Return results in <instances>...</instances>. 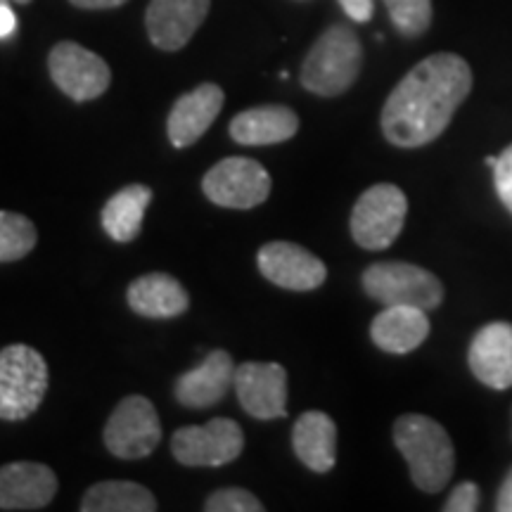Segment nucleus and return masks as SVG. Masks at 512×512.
I'll list each match as a JSON object with an SVG mask.
<instances>
[{
	"instance_id": "f257e3e1",
	"label": "nucleus",
	"mask_w": 512,
	"mask_h": 512,
	"mask_svg": "<svg viewBox=\"0 0 512 512\" xmlns=\"http://www.w3.org/2000/svg\"><path fill=\"white\" fill-rule=\"evenodd\" d=\"M472 91V69L460 55L437 53L415 64L389 93L382 133L396 147L434 143Z\"/></svg>"
},
{
	"instance_id": "f03ea898",
	"label": "nucleus",
	"mask_w": 512,
	"mask_h": 512,
	"mask_svg": "<svg viewBox=\"0 0 512 512\" xmlns=\"http://www.w3.org/2000/svg\"><path fill=\"white\" fill-rule=\"evenodd\" d=\"M394 444L406 458L413 484L425 494H439L456 470V451L448 432L427 415L408 413L394 422Z\"/></svg>"
},
{
	"instance_id": "7ed1b4c3",
	"label": "nucleus",
	"mask_w": 512,
	"mask_h": 512,
	"mask_svg": "<svg viewBox=\"0 0 512 512\" xmlns=\"http://www.w3.org/2000/svg\"><path fill=\"white\" fill-rule=\"evenodd\" d=\"M363 48L354 29L335 24L313 43L302 64V86L320 98L347 93L361 74Z\"/></svg>"
},
{
	"instance_id": "20e7f679",
	"label": "nucleus",
	"mask_w": 512,
	"mask_h": 512,
	"mask_svg": "<svg viewBox=\"0 0 512 512\" xmlns=\"http://www.w3.org/2000/svg\"><path fill=\"white\" fill-rule=\"evenodd\" d=\"M48 363L29 344L0 349V420H27L41 408L48 392Z\"/></svg>"
},
{
	"instance_id": "39448f33",
	"label": "nucleus",
	"mask_w": 512,
	"mask_h": 512,
	"mask_svg": "<svg viewBox=\"0 0 512 512\" xmlns=\"http://www.w3.org/2000/svg\"><path fill=\"white\" fill-rule=\"evenodd\" d=\"M363 290L382 306H415L434 311L444 302V285L437 275L415 264L382 261L363 271Z\"/></svg>"
},
{
	"instance_id": "423d86ee",
	"label": "nucleus",
	"mask_w": 512,
	"mask_h": 512,
	"mask_svg": "<svg viewBox=\"0 0 512 512\" xmlns=\"http://www.w3.org/2000/svg\"><path fill=\"white\" fill-rule=\"evenodd\" d=\"M408 214V200L392 183H377L358 197L351 211V235L356 245L370 252L392 247L401 235Z\"/></svg>"
},
{
	"instance_id": "0eeeda50",
	"label": "nucleus",
	"mask_w": 512,
	"mask_h": 512,
	"mask_svg": "<svg viewBox=\"0 0 512 512\" xmlns=\"http://www.w3.org/2000/svg\"><path fill=\"white\" fill-rule=\"evenodd\" d=\"M102 439L107 451L121 460H140L155 453L162 441V422L155 403L140 394L121 399L107 420Z\"/></svg>"
},
{
	"instance_id": "6e6552de",
	"label": "nucleus",
	"mask_w": 512,
	"mask_h": 512,
	"mask_svg": "<svg viewBox=\"0 0 512 512\" xmlns=\"http://www.w3.org/2000/svg\"><path fill=\"white\" fill-rule=\"evenodd\" d=\"M245 434L230 418L181 427L171 437V453L185 467H221L242 456Z\"/></svg>"
},
{
	"instance_id": "1a4fd4ad",
	"label": "nucleus",
	"mask_w": 512,
	"mask_h": 512,
	"mask_svg": "<svg viewBox=\"0 0 512 512\" xmlns=\"http://www.w3.org/2000/svg\"><path fill=\"white\" fill-rule=\"evenodd\" d=\"M202 190L219 207L254 209L271 195V176L256 159L228 157L204 174Z\"/></svg>"
},
{
	"instance_id": "9d476101",
	"label": "nucleus",
	"mask_w": 512,
	"mask_h": 512,
	"mask_svg": "<svg viewBox=\"0 0 512 512\" xmlns=\"http://www.w3.org/2000/svg\"><path fill=\"white\" fill-rule=\"evenodd\" d=\"M48 72L55 86L74 102H91L112 83L110 64L74 41H60L48 55Z\"/></svg>"
},
{
	"instance_id": "9b49d317",
	"label": "nucleus",
	"mask_w": 512,
	"mask_h": 512,
	"mask_svg": "<svg viewBox=\"0 0 512 512\" xmlns=\"http://www.w3.org/2000/svg\"><path fill=\"white\" fill-rule=\"evenodd\" d=\"M256 266L268 283L290 292L318 290L328 278V268L316 254L294 242H268L256 254Z\"/></svg>"
},
{
	"instance_id": "f8f14e48",
	"label": "nucleus",
	"mask_w": 512,
	"mask_h": 512,
	"mask_svg": "<svg viewBox=\"0 0 512 512\" xmlns=\"http://www.w3.org/2000/svg\"><path fill=\"white\" fill-rule=\"evenodd\" d=\"M235 394L254 420L287 415V370L280 363L247 361L235 368Z\"/></svg>"
},
{
	"instance_id": "ddd939ff",
	"label": "nucleus",
	"mask_w": 512,
	"mask_h": 512,
	"mask_svg": "<svg viewBox=\"0 0 512 512\" xmlns=\"http://www.w3.org/2000/svg\"><path fill=\"white\" fill-rule=\"evenodd\" d=\"M209 8L211 0H150L145 27L152 46L166 53L185 48L207 19Z\"/></svg>"
},
{
	"instance_id": "4468645a",
	"label": "nucleus",
	"mask_w": 512,
	"mask_h": 512,
	"mask_svg": "<svg viewBox=\"0 0 512 512\" xmlns=\"http://www.w3.org/2000/svg\"><path fill=\"white\" fill-rule=\"evenodd\" d=\"M223 102H226V93L216 83H202L190 93L181 95L166 119V133H169L171 145L178 150L195 145L219 119Z\"/></svg>"
},
{
	"instance_id": "2eb2a0df",
	"label": "nucleus",
	"mask_w": 512,
	"mask_h": 512,
	"mask_svg": "<svg viewBox=\"0 0 512 512\" xmlns=\"http://www.w3.org/2000/svg\"><path fill=\"white\" fill-rule=\"evenodd\" d=\"M57 475L43 463L19 460L0 467V510H43L57 494Z\"/></svg>"
},
{
	"instance_id": "dca6fc26",
	"label": "nucleus",
	"mask_w": 512,
	"mask_h": 512,
	"mask_svg": "<svg viewBox=\"0 0 512 512\" xmlns=\"http://www.w3.org/2000/svg\"><path fill=\"white\" fill-rule=\"evenodd\" d=\"M235 363L228 351L216 349L197 368L188 370L176 380L174 394L183 408L204 411L226 399L230 387H235Z\"/></svg>"
},
{
	"instance_id": "f3484780",
	"label": "nucleus",
	"mask_w": 512,
	"mask_h": 512,
	"mask_svg": "<svg viewBox=\"0 0 512 512\" xmlns=\"http://www.w3.org/2000/svg\"><path fill=\"white\" fill-rule=\"evenodd\" d=\"M472 375L486 387L503 392L512 387V325L489 323L477 332L467 351Z\"/></svg>"
},
{
	"instance_id": "a211bd4d",
	"label": "nucleus",
	"mask_w": 512,
	"mask_h": 512,
	"mask_svg": "<svg viewBox=\"0 0 512 512\" xmlns=\"http://www.w3.org/2000/svg\"><path fill=\"white\" fill-rule=\"evenodd\" d=\"M430 335L427 311L415 306H384L370 323V339L387 354H411Z\"/></svg>"
},
{
	"instance_id": "6ab92c4d",
	"label": "nucleus",
	"mask_w": 512,
	"mask_h": 512,
	"mask_svg": "<svg viewBox=\"0 0 512 512\" xmlns=\"http://www.w3.org/2000/svg\"><path fill=\"white\" fill-rule=\"evenodd\" d=\"M238 145H278L299 133L297 112L285 105H261L240 112L228 126Z\"/></svg>"
},
{
	"instance_id": "aec40b11",
	"label": "nucleus",
	"mask_w": 512,
	"mask_h": 512,
	"mask_svg": "<svg viewBox=\"0 0 512 512\" xmlns=\"http://www.w3.org/2000/svg\"><path fill=\"white\" fill-rule=\"evenodd\" d=\"M126 302L143 318H176L188 311V290L169 273H145L126 290Z\"/></svg>"
},
{
	"instance_id": "412c9836",
	"label": "nucleus",
	"mask_w": 512,
	"mask_h": 512,
	"mask_svg": "<svg viewBox=\"0 0 512 512\" xmlns=\"http://www.w3.org/2000/svg\"><path fill=\"white\" fill-rule=\"evenodd\" d=\"M294 456L309 470L325 475L337 463V425L328 413L306 411L292 427Z\"/></svg>"
},
{
	"instance_id": "4be33fe9",
	"label": "nucleus",
	"mask_w": 512,
	"mask_h": 512,
	"mask_svg": "<svg viewBox=\"0 0 512 512\" xmlns=\"http://www.w3.org/2000/svg\"><path fill=\"white\" fill-rule=\"evenodd\" d=\"M152 202V190L143 183H133L114 192L102 207L100 221L114 242H133L143 230L145 211Z\"/></svg>"
},
{
	"instance_id": "5701e85b",
	"label": "nucleus",
	"mask_w": 512,
	"mask_h": 512,
	"mask_svg": "<svg viewBox=\"0 0 512 512\" xmlns=\"http://www.w3.org/2000/svg\"><path fill=\"white\" fill-rule=\"evenodd\" d=\"M157 498L138 482H98L81 498V512H155Z\"/></svg>"
},
{
	"instance_id": "b1692460",
	"label": "nucleus",
	"mask_w": 512,
	"mask_h": 512,
	"mask_svg": "<svg viewBox=\"0 0 512 512\" xmlns=\"http://www.w3.org/2000/svg\"><path fill=\"white\" fill-rule=\"evenodd\" d=\"M38 230L17 211H0V261H19L34 252Z\"/></svg>"
},
{
	"instance_id": "393cba45",
	"label": "nucleus",
	"mask_w": 512,
	"mask_h": 512,
	"mask_svg": "<svg viewBox=\"0 0 512 512\" xmlns=\"http://www.w3.org/2000/svg\"><path fill=\"white\" fill-rule=\"evenodd\" d=\"M389 19L406 38H418L432 24V0H384Z\"/></svg>"
},
{
	"instance_id": "a878e982",
	"label": "nucleus",
	"mask_w": 512,
	"mask_h": 512,
	"mask_svg": "<svg viewBox=\"0 0 512 512\" xmlns=\"http://www.w3.org/2000/svg\"><path fill=\"white\" fill-rule=\"evenodd\" d=\"M207 512H264L266 505L256 498L252 491L240 489V486H230V489L214 491L207 501H204Z\"/></svg>"
},
{
	"instance_id": "bb28decb",
	"label": "nucleus",
	"mask_w": 512,
	"mask_h": 512,
	"mask_svg": "<svg viewBox=\"0 0 512 512\" xmlns=\"http://www.w3.org/2000/svg\"><path fill=\"white\" fill-rule=\"evenodd\" d=\"M494 178H496L498 197H501L505 209L512 214V145L505 147L503 155L496 159Z\"/></svg>"
},
{
	"instance_id": "cd10ccee",
	"label": "nucleus",
	"mask_w": 512,
	"mask_h": 512,
	"mask_svg": "<svg viewBox=\"0 0 512 512\" xmlns=\"http://www.w3.org/2000/svg\"><path fill=\"white\" fill-rule=\"evenodd\" d=\"M479 508V489L475 482H463L453 489L444 505V512H475Z\"/></svg>"
},
{
	"instance_id": "c85d7f7f",
	"label": "nucleus",
	"mask_w": 512,
	"mask_h": 512,
	"mask_svg": "<svg viewBox=\"0 0 512 512\" xmlns=\"http://www.w3.org/2000/svg\"><path fill=\"white\" fill-rule=\"evenodd\" d=\"M339 5L347 12V17H351L358 24H366L373 19L375 0H339Z\"/></svg>"
},
{
	"instance_id": "c756f323",
	"label": "nucleus",
	"mask_w": 512,
	"mask_h": 512,
	"mask_svg": "<svg viewBox=\"0 0 512 512\" xmlns=\"http://www.w3.org/2000/svg\"><path fill=\"white\" fill-rule=\"evenodd\" d=\"M12 0H0V41L10 38L17 29V17L10 8Z\"/></svg>"
},
{
	"instance_id": "7c9ffc66",
	"label": "nucleus",
	"mask_w": 512,
	"mask_h": 512,
	"mask_svg": "<svg viewBox=\"0 0 512 512\" xmlns=\"http://www.w3.org/2000/svg\"><path fill=\"white\" fill-rule=\"evenodd\" d=\"M79 10H114L126 5L128 0H69Z\"/></svg>"
},
{
	"instance_id": "2f4dec72",
	"label": "nucleus",
	"mask_w": 512,
	"mask_h": 512,
	"mask_svg": "<svg viewBox=\"0 0 512 512\" xmlns=\"http://www.w3.org/2000/svg\"><path fill=\"white\" fill-rule=\"evenodd\" d=\"M496 510L498 512H512V470L505 475L501 491H498L496 498Z\"/></svg>"
},
{
	"instance_id": "473e14b6",
	"label": "nucleus",
	"mask_w": 512,
	"mask_h": 512,
	"mask_svg": "<svg viewBox=\"0 0 512 512\" xmlns=\"http://www.w3.org/2000/svg\"><path fill=\"white\" fill-rule=\"evenodd\" d=\"M12 3H17V5H29L31 0H12Z\"/></svg>"
}]
</instances>
